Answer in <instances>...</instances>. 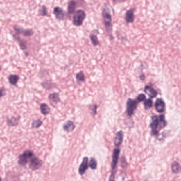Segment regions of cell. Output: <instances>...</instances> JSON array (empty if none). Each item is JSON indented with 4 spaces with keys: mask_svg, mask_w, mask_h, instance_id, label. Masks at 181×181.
I'll return each mask as SVG.
<instances>
[{
    "mask_svg": "<svg viewBox=\"0 0 181 181\" xmlns=\"http://www.w3.org/2000/svg\"><path fill=\"white\" fill-rule=\"evenodd\" d=\"M102 16L103 19V22L105 28L106 32L107 33L108 36L112 39L113 35V25H112V17L111 15V11L107 4L105 3L102 9Z\"/></svg>",
    "mask_w": 181,
    "mask_h": 181,
    "instance_id": "cell-1",
    "label": "cell"
},
{
    "mask_svg": "<svg viewBox=\"0 0 181 181\" xmlns=\"http://www.w3.org/2000/svg\"><path fill=\"white\" fill-rule=\"evenodd\" d=\"M86 18L85 11L82 9H78L74 13L72 18V24L76 27H80L83 24Z\"/></svg>",
    "mask_w": 181,
    "mask_h": 181,
    "instance_id": "cell-2",
    "label": "cell"
},
{
    "mask_svg": "<svg viewBox=\"0 0 181 181\" xmlns=\"http://www.w3.org/2000/svg\"><path fill=\"white\" fill-rule=\"evenodd\" d=\"M13 29L17 34L21 35L24 37H29L33 36L34 31L32 29H24L18 25H15Z\"/></svg>",
    "mask_w": 181,
    "mask_h": 181,
    "instance_id": "cell-3",
    "label": "cell"
},
{
    "mask_svg": "<svg viewBox=\"0 0 181 181\" xmlns=\"http://www.w3.org/2000/svg\"><path fill=\"white\" fill-rule=\"evenodd\" d=\"M139 101L136 100H133L132 99H129L126 103V112L128 115L131 117L134 113Z\"/></svg>",
    "mask_w": 181,
    "mask_h": 181,
    "instance_id": "cell-4",
    "label": "cell"
},
{
    "mask_svg": "<svg viewBox=\"0 0 181 181\" xmlns=\"http://www.w3.org/2000/svg\"><path fill=\"white\" fill-rule=\"evenodd\" d=\"M53 13L58 21H64L67 18L64 10L60 6H55L53 9Z\"/></svg>",
    "mask_w": 181,
    "mask_h": 181,
    "instance_id": "cell-5",
    "label": "cell"
},
{
    "mask_svg": "<svg viewBox=\"0 0 181 181\" xmlns=\"http://www.w3.org/2000/svg\"><path fill=\"white\" fill-rule=\"evenodd\" d=\"M33 156V153L31 151H26L19 157V163L21 165H25L28 160Z\"/></svg>",
    "mask_w": 181,
    "mask_h": 181,
    "instance_id": "cell-6",
    "label": "cell"
},
{
    "mask_svg": "<svg viewBox=\"0 0 181 181\" xmlns=\"http://www.w3.org/2000/svg\"><path fill=\"white\" fill-rule=\"evenodd\" d=\"M99 34L98 29H94L91 32L90 34V40L94 46H97L100 44L99 40H98L97 35Z\"/></svg>",
    "mask_w": 181,
    "mask_h": 181,
    "instance_id": "cell-7",
    "label": "cell"
},
{
    "mask_svg": "<svg viewBox=\"0 0 181 181\" xmlns=\"http://www.w3.org/2000/svg\"><path fill=\"white\" fill-rule=\"evenodd\" d=\"M13 37L17 40V42L18 43L19 45L20 46V49L25 51L27 49V41L23 40L20 38L19 36V35L18 34H13L12 35Z\"/></svg>",
    "mask_w": 181,
    "mask_h": 181,
    "instance_id": "cell-8",
    "label": "cell"
},
{
    "mask_svg": "<svg viewBox=\"0 0 181 181\" xmlns=\"http://www.w3.org/2000/svg\"><path fill=\"white\" fill-rule=\"evenodd\" d=\"M155 109L158 112L162 113L165 110V104L164 101L162 99H157L156 101L155 102Z\"/></svg>",
    "mask_w": 181,
    "mask_h": 181,
    "instance_id": "cell-9",
    "label": "cell"
},
{
    "mask_svg": "<svg viewBox=\"0 0 181 181\" xmlns=\"http://www.w3.org/2000/svg\"><path fill=\"white\" fill-rule=\"evenodd\" d=\"M42 165V163L40 160L37 158H34L31 160L29 167L32 170H36L39 169Z\"/></svg>",
    "mask_w": 181,
    "mask_h": 181,
    "instance_id": "cell-10",
    "label": "cell"
},
{
    "mask_svg": "<svg viewBox=\"0 0 181 181\" xmlns=\"http://www.w3.org/2000/svg\"><path fill=\"white\" fill-rule=\"evenodd\" d=\"M77 2L75 1H70L68 3L67 11L69 15L74 14L76 11V6H77Z\"/></svg>",
    "mask_w": 181,
    "mask_h": 181,
    "instance_id": "cell-11",
    "label": "cell"
},
{
    "mask_svg": "<svg viewBox=\"0 0 181 181\" xmlns=\"http://www.w3.org/2000/svg\"><path fill=\"white\" fill-rule=\"evenodd\" d=\"M160 126L159 117L154 116L152 117V121L151 123L150 126L153 130V132H156L157 129Z\"/></svg>",
    "mask_w": 181,
    "mask_h": 181,
    "instance_id": "cell-12",
    "label": "cell"
},
{
    "mask_svg": "<svg viewBox=\"0 0 181 181\" xmlns=\"http://www.w3.org/2000/svg\"><path fill=\"white\" fill-rule=\"evenodd\" d=\"M88 158L87 157L84 158L83 161L81 163L79 169V172L81 175H83L86 172L87 169L88 168Z\"/></svg>",
    "mask_w": 181,
    "mask_h": 181,
    "instance_id": "cell-13",
    "label": "cell"
},
{
    "mask_svg": "<svg viewBox=\"0 0 181 181\" xmlns=\"http://www.w3.org/2000/svg\"><path fill=\"white\" fill-rule=\"evenodd\" d=\"M8 79L11 85L16 86L20 79V77L18 74H10L8 77Z\"/></svg>",
    "mask_w": 181,
    "mask_h": 181,
    "instance_id": "cell-14",
    "label": "cell"
},
{
    "mask_svg": "<svg viewBox=\"0 0 181 181\" xmlns=\"http://www.w3.org/2000/svg\"><path fill=\"white\" fill-rule=\"evenodd\" d=\"M49 99L50 101L56 104H58L59 102L61 101L60 94L58 92H53V93L49 94Z\"/></svg>",
    "mask_w": 181,
    "mask_h": 181,
    "instance_id": "cell-15",
    "label": "cell"
},
{
    "mask_svg": "<svg viewBox=\"0 0 181 181\" xmlns=\"http://www.w3.org/2000/svg\"><path fill=\"white\" fill-rule=\"evenodd\" d=\"M144 92L151 98H154L157 95L156 91L150 86H146L144 88Z\"/></svg>",
    "mask_w": 181,
    "mask_h": 181,
    "instance_id": "cell-16",
    "label": "cell"
},
{
    "mask_svg": "<svg viewBox=\"0 0 181 181\" xmlns=\"http://www.w3.org/2000/svg\"><path fill=\"white\" fill-rule=\"evenodd\" d=\"M135 15L133 9H130L126 12L125 20L127 23H131L134 21Z\"/></svg>",
    "mask_w": 181,
    "mask_h": 181,
    "instance_id": "cell-17",
    "label": "cell"
},
{
    "mask_svg": "<svg viewBox=\"0 0 181 181\" xmlns=\"http://www.w3.org/2000/svg\"><path fill=\"white\" fill-rule=\"evenodd\" d=\"M120 155V149H115L114 151L113 155V160H112V168L115 169L117 166V163L119 160V157Z\"/></svg>",
    "mask_w": 181,
    "mask_h": 181,
    "instance_id": "cell-18",
    "label": "cell"
},
{
    "mask_svg": "<svg viewBox=\"0 0 181 181\" xmlns=\"http://www.w3.org/2000/svg\"><path fill=\"white\" fill-rule=\"evenodd\" d=\"M40 111L44 115H47L49 113L51 108L46 103H42L40 105Z\"/></svg>",
    "mask_w": 181,
    "mask_h": 181,
    "instance_id": "cell-19",
    "label": "cell"
},
{
    "mask_svg": "<svg viewBox=\"0 0 181 181\" xmlns=\"http://www.w3.org/2000/svg\"><path fill=\"white\" fill-rule=\"evenodd\" d=\"M74 128H75V126L74 124V122L71 121H68L67 122H66L63 125V128L67 132L72 131L74 129Z\"/></svg>",
    "mask_w": 181,
    "mask_h": 181,
    "instance_id": "cell-20",
    "label": "cell"
},
{
    "mask_svg": "<svg viewBox=\"0 0 181 181\" xmlns=\"http://www.w3.org/2000/svg\"><path fill=\"white\" fill-rule=\"evenodd\" d=\"M123 135L122 131L118 132L115 137L114 144L116 146H119L123 141Z\"/></svg>",
    "mask_w": 181,
    "mask_h": 181,
    "instance_id": "cell-21",
    "label": "cell"
},
{
    "mask_svg": "<svg viewBox=\"0 0 181 181\" xmlns=\"http://www.w3.org/2000/svg\"><path fill=\"white\" fill-rule=\"evenodd\" d=\"M76 79L78 83H82L85 81L86 78L83 71H80L76 74Z\"/></svg>",
    "mask_w": 181,
    "mask_h": 181,
    "instance_id": "cell-22",
    "label": "cell"
},
{
    "mask_svg": "<svg viewBox=\"0 0 181 181\" xmlns=\"http://www.w3.org/2000/svg\"><path fill=\"white\" fill-rule=\"evenodd\" d=\"M41 85H42V86L43 87V88L46 90H50V89L53 88V87H54V86H55L54 83H52L51 81H49V80H46V81H44L41 83Z\"/></svg>",
    "mask_w": 181,
    "mask_h": 181,
    "instance_id": "cell-23",
    "label": "cell"
},
{
    "mask_svg": "<svg viewBox=\"0 0 181 181\" xmlns=\"http://www.w3.org/2000/svg\"><path fill=\"white\" fill-rule=\"evenodd\" d=\"M38 15L41 17H45L48 15V11L45 6L43 5L40 6L38 11Z\"/></svg>",
    "mask_w": 181,
    "mask_h": 181,
    "instance_id": "cell-24",
    "label": "cell"
},
{
    "mask_svg": "<svg viewBox=\"0 0 181 181\" xmlns=\"http://www.w3.org/2000/svg\"><path fill=\"white\" fill-rule=\"evenodd\" d=\"M89 109L91 111V113L93 116H95L97 114V109L98 108V106L96 104H92L89 105Z\"/></svg>",
    "mask_w": 181,
    "mask_h": 181,
    "instance_id": "cell-25",
    "label": "cell"
},
{
    "mask_svg": "<svg viewBox=\"0 0 181 181\" xmlns=\"http://www.w3.org/2000/svg\"><path fill=\"white\" fill-rule=\"evenodd\" d=\"M172 169L173 172L174 173H178L180 169V166L177 162H174L173 163L172 166Z\"/></svg>",
    "mask_w": 181,
    "mask_h": 181,
    "instance_id": "cell-26",
    "label": "cell"
},
{
    "mask_svg": "<svg viewBox=\"0 0 181 181\" xmlns=\"http://www.w3.org/2000/svg\"><path fill=\"white\" fill-rule=\"evenodd\" d=\"M152 105H153V101L150 99H148L144 101V106L145 109L146 110L149 109L151 107Z\"/></svg>",
    "mask_w": 181,
    "mask_h": 181,
    "instance_id": "cell-27",
    "label": "cell"
},
{
    "mask_svg": "<svg viewBox=\"0 0 181 181\" xmlns=\"http://www.w3.org/2000/svg\"><path fill=\"white\" fill-rule=\"evenodd\" d=\"M17 123H18V119L15 117H12L11 119L8 120V123L10 125L15 126V124H17Z\"/></svg>",
    "mask_w": 181,
    "mask_h": 181,
    "instance_id": "cell-28",
    "label": "cell"
},
{
    "mask_svg": "<svg viewBox=\"0 0 181 181\" xmlns=\"http://www.w3.org/2000/svg\"><path fill=\"white\" fill-rule=\"evenodd\" d=\"M42 122L40 120H36L34 121L32 123V126L34 128H37L42 124Z\"/></svg>",
    "mask_w": 181,
    "mask_h": 181,
    "instance_id": "cell-29",
    "label": "cell"
},
{
    "mask_svg": "<svg viewBox=\"0 0 181 181\" xmlns=\"http://www.w3.org/2000/svg\"><path fill=\"white\" fill-rule=\"evenodd\" d=\"M89 166L92 169H95L97 167V162L94 158H92L90 160Z\"/></svg>",
    "mask_w": 181,
    "mask_h": 181,
    "instance_id": "cell-30",
    "label": "cell"
},
{
    "mask_svg": "<svg viewBox=\"0 0 181 181\" xmlns=\"http://www.w3.org/2000/svg\"><path fill=\"white\" fill-rule=\"evenodd\" d=\"M145 98H146V96H145L144 94H140V95L137 97V100L139 102H140V101H144V99H145Z\"/></svg>",
    "mask_w": 181,
    "mask_h": 181,
    "instance_id": "cell-31",
    "label": "cell"
},
{
    "mask_svg": "<svg viewBox=\"0 0 181 181\" xmlns=\"http://www.w3.org/2000/svg\"><path fill=\"white\" fill-rule=\"evenodd\" d=\"M0 94H1V96H0L1 98H2L4 96L6 95V90L4 87H1V88Z\"/></svg>",
    "mask_w": 181,
    "mask_h": 181,
    "instance_id": "cell-32",
    "label": "cell"
},
{
    "mask_svg": "<svg viewBox=\"0 0 181 181\" xmlns=\"http://www.w3.org/2000/svg\"><path fill=\"white\" fill-rule=\"evenodd\" d=\"M114 176L113 174H112L110 178V181H114Z\"/></svg>",
    "mask_w": 181,
    "mask_h": 181,
    "instance_id": "cell-33",
    "label": "cell"
},
{
    "mask_svg": "<svg viewBox=\"0 0 181 181\" xmlns=\"http://www.w3.org/2000/svg\"></svg>",
    "mask_w": 181,
    "mask_h": 181,
    "instance_id": "cell-34",
    "label": "cell"
}]
</instances>
